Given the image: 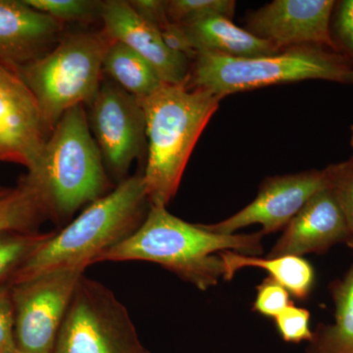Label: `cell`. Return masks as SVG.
Masks as SVG:
<instances>
[{
	"label": "cell",
	"mask_w": 353,
	"mask_h": 353,
	"mask_svg": "<svg viewBox=\"0 0 353 353\" xmlns=\"http://www.w3.org/2000/svg\"><path fill=\"white\" fill-rule=\"evenodd\" d=\"M334 1L274 0L248 14L245 29L281 50L309 46L334 50L330 22Z\"/></svg>",
	"instance_id": "12"
},
{
	"label": "cell",
	"mask_w": 353,
	"mask_h": 353,
	"mask_svg": "<svg viewBox=\"0 0 353 353\" xmlns=\"http://www.w3.org/2000/svg\"><path fill=\"white\" fill-rule=\"evenodd\" d=\"M347 83V85H353V68L352 71L350 72V74H348L347 83Z\"/></svg>",
	"instance_id": "30"
},
{
	"label": "cell",
	"mask_w": 353,
	"mask_h": 353,
	"mask_svg": "<svg viewBox=\"0 0 353 353\" xmlns=\"http://www.w3.org/2000/svg\"><path fill=\"white\" fill-rule=\"evenodd\" d=\"M112 43L103 31L68 34L43 57L16 69L38 102L50 134L67 111L94 99Z\"/></svg>",
	"instance_id": "6"
},
{
	"label": "cell",
	"mask_w": 353,
	"mask_h": 353,
	"mask_svg": "<svg viewBox=\"0 0 353 353\" xmlns=\"http://www.w3.org/2000/svg\"><path fill=\"white\" fill-rule=\"evenodd\" d=\"M88 105V123L104 163L122 182L145 150V118L141 102L115 83L105 82Z\"/></svg>",
	"instance_id": "9"
},
{
	"label": "cell",
	"mask_w": 353,
	"mask_h": 353,
	"mask_svg": "<svg viewBox=\"0 0 353 353\" xmlns=\"http://www.w3.org/2000/svg\"><path fill=\"white\" fill-rule=\"evenodd\" d=\"M32 8L50 16L58 22L85 21L101 16V4L90 0H25Z\"/></svg>",
	"instance_id": "23"
},
{
	"label": "cell",
	"mask_w": 353,
	"mask_h": 353,
	"mask_svg": "<svg viewBox=\"0 0 353 353\" xmlns=\"http://www.w3.org/2000/svg\"><path fill=\"white\" fill-rule=\"evenodd\" d=\"M150 204L143 176L125 179L88 204L60 232H51L15 274L10 284L58 268H83L124 241L145 220Z\"/></svg>",
	"instance_id": "4"
},
{
	"label": "cell",
	"mask_w": 353,
	"mask_h": 353,
	"mask_svg": "<svg viewBox=\"0 0 353 353\" xmlns=\"http://www.w3.org/2000/svg\"><path fill=\"white\" fill-rule=\"evenodd\" d=\"M83 268H58L11 284L17 353H52Z\"/></svg>",
	"instance_id": "8"
},
{
	"label": "cell",
	"mask_w": 353,
	"mask_h": 353,
	"mask_svg": "<svg viewBox=\"0 0 353 353\" xmlns=\"http://www.w3.org/2000/svg\"><path fill=\"white\" fill-rule=\"evenodd\" d=\"M0 353H17L10 283L0 285Z\"/></svg>",
	"instance_id": "28"
},
{
	"label": "cell",
	"mask_w": 353,
	"mask_h": 353,
	"mask_svg": "<svg viewBox=\"0 0 353 353\" xmlns=\"http://www.w3.org/2000/svg\"><path fill=\"white\" fill-rule=\"evenodd\" d=\"M290 296V292L283 285L274 279L267 277L257 285L252 310L275 319L285 308L292 305Z\"/></svg>",
	"instance_id": "27"
},
{
	"label": "cell",
	"mask_w": 353,
	"mask_h": 353,
	"mask_svg": "<svg viewBox=\"0 0 353 353\" xmlns=\"http://www.w3.org/2000/svg\"><path fill=\"white\" fill-rule=\"evenodd\" d=\"M348 239L347 221L329 187L313 196L292 218L268 257L320 254L341 241L347 243Z\"/></svg>",
	"instance_id": "14"
},
{
	"label": "cell",
	"mask_w": 353,
	"mask_h": 353,
	"mask_svg": "<svg viewBox=\"0 0 353 353\" xmlns=\"http://www.w3.org/2000/svg\"><path fill=\"white\" fill-rule=\"evenodd\" d=\"M50 132L17 70L0 63V162L30 168Z\"/></svg>",
	"instance_id": "11"
},
{
	"label": "cell",
	"mask_w": 353,
	"mask_h": 353,
	"mask_svg": "<svg viewBox=\"0 0 353 353\" xmlns=\"http://www.w3.org/2000/svg\"><path fill=\"white\" fill-rule=\"evenodd\" d=\"M275 324L285 343H301V341H310L312 339L310 313L307 309L292 304L275 318Z\"/></svg>",
	"instance_id": "26"
},
{
	"label": "cell",
	"mask_w": 353,
	"mask_h": 353,
	"mask_svg": "<svg viewBox=\"0 0 353 353\" xmlns=\"http://www.w3.org/2000/svg\"><path fill=\"white\" fill-rule=\"evenodd\" d=\"M330 37L333 50L353 63V0L334 1Z\"/></svg>",
	"instance_id": "25"
},
{
	"label": "cell",
	"mask_w": 353,
	"mask_h": 353,
	"mask_svg": "<svg viewBox=\"0 0 353 353\" xmlns=\"http://www.w3.org/2000/svg\"><path fill=\"white\" fill-rule=\"evenodd\" d=\"M48 219L38 196L22 182L15 188L0 185V232L38 231L39 224Z\"/></svg>",
	"instance_id": "20"
},
{
	"label": "cell",
	"mask_w": 353,
	"mask_h": 353,
	"mask_svg": "<svg viewBox=\"0 0 353 353\" xmlns=\"http://www.w3.org/2000/svg\"><path fill=\"white\" fill-rule=\"evenodd\" d=\"M262 234H223L204 225L192 224L171 214L166 208L150 206L145 220L99 257V262L148 261L160 265L179 278L206 290L224 278L220 253L236 252L257 256L263 252Z\"/></svg>",
	"instance_id": "1"
},
{
	"label": "cell",
	"mask_w": 353,
	"mask_h": 353,
	"mask_svg": "<svg viewBox=\"0 0 353 353\" xmlns=\"http://www.w3.org/2000/svg\"><path fill=\"white\" fill-rule=\"evenodd\" d=\"M181 26L196 54L213 52L234 57H252L273 55L282 51L219 14L204 16Z\"/></svg>",
	"instance_id": "16"
},
{
	"label": "cell",
	"mask_w": 353,
	"mask_h": 353,
	"mask_svg": "<svg viewBox=\"0 0 353 353\" xmlns=\"http://www.w3.org/2000/svg\"><path fill=\"white\" fill-rule=\"evenodd\" d=\"M330 188L340 203L350 231L347 243L353 248V158L325 168Z\"/></svg>",
	"instance_id": "24"
},
{
	"label": "cell",
	"mask_w": 353,
	"mask_h": 353,
	"mask_svg": "<svg viewBox=\"0 0 353 353\" xmlns=\"http://www.w3.org/2000/svg\"><path fill=\"white\" fill-rule=\"evenodd\" d=\"M102 31L112 39L131 48L152 65L164 83H182L188 80L189 58L166 46L161 34L134 8L130 1L102 2Z\"/></svg>",
	"instance_id": "13"
},
{
	"label": "cell",
	"mask_w": 353,
	"mask_h": 353,
	"mask_svg": "<svg viewBox=\"0 0 353 353\" xmlns=\"http://www.w3.org/2000/svg\"><path fill=\"white\" fill-rule=\"evenodd\" d=\"M236 3L234 0H167V16L174 24L182 25L204 16L219 14L234 17Z\"/></svg>",
	"instance_id": "22"
},
{
	"label": "cell",
	"mask_w": 353,
	"mask_h": 353,
	"mask_svg": "<svg viewBox=\"0 0 353 353\" xmlns=\"http://www.w3.org/2000/svg\"><path fill=\"white\" fill-rule=\"evenodd\" d=\"M220 256L225 268L223 279L226 281H231L236 272L246 267L261 268L268 272L269 277L283 285L290 296L303 301L307 299L314 285V269L303 257L287 255L260 259L231 250L221 252Z\"/></svg>",
	"instance_id": "17"
},
{
	"label": "cell",
	"mask_w": 353,
	"mask_h": 353,
	"mask_svg": "<svg viewBox=\"0 0 353 353\" xmlns=\"http://www.w3.org/2000/svg\"><path fill=\"white\" fill-rule=\"evenodd\" d=\"M103 73L139 101L153 94L162 81L152 65L119 41H113L103 59Z\"/></svg>",
	"instance_id": "19"
},
{
	"label": "cell",
	"mask_w": 353,
	"mask_h": 353,
	"mask_svg": "<svg viewBox=\"0 0 353 353\" xmlns=\"http://www.w3.org/2000/svg\"><path fill=\"white\" fill-rule=\"evenodd\" d=\"M329 187L325 169L269 176L248 206L227 219L204 227L214 233L234 234L243 228L259 224L262 236L275 233L285 229L313 196Z\"/></svg>",
	"instance_id": "10"
},
{
	"label": "cell",
	"mask_w": 353,
	"mask_h": 353,
	"mask_svg": "<svg viewBox=\"0 0 353 353\" xmlns=\"http://www.w3.org/2000/svg\"><path fill=\"white\" fill-rule=\"evenodd\" d=\"M50 234L51 232H0V285L10 283L21 267Z\"/></svg>",
	"instance_id": "21"
},
{
	"label": "cell",
	"mask_w": 353,
	"mask_h": 353,
	"mask_svg": "<svg viewBox=\"0 0 353 353\" xmlns=\"http://www.w3.org/2000/svg\"><path fill=\"white\" fill-rule=\"evenodd\" d=\"M352 68L347 58L322 46H299L252 57L199 52L190 65L187 85L225 99L236 92L301 81L345 83Z\"/></svg>",
	"instance_id": "5"
},
{
	"label": "cell",
	"mask_w": 353,
	"mask_h": 353,
	"mask_svg": "<svg viewBox=\"0 0 353 353\" xmlns=\"http://www.w3.org/2000/svg\"><path fill=\"white\" fill-rule=\"evenodd\" d=\"M52 353H150L131 316L112 290L85 277L79 281Z\"/></svg>",
	"instance_id": "7"
},
{
	"label": "cell",
	"mask_w": 353,
	"mask_h": 353,
	"mask_svg": "<svg viewBox=\"0 0 353 353\" xmlns=\"http://www.w3.org/2000/svg\"><path fill=\"white\" fill-rule=\"evenodd\" d=\"M20 182L34 192L48 218L63 220L105 196L108 178L83 105L62 116Z\"/></svg>",
	"instance_id": "3"
},
{
	"label": "cell",
	"mask_w": 353,
	"mask_h": 353,
	"mask_svg": "<svg viewBox=\"0 0 353 353\" xmlns=\"http://www.w3.org/2000/svg\"><path fill=\"white\" fill-rule=\"evenodd\" d=\"M130 4L141 17L145 18L148 22L154 26L160 32L166 29L172 23L167 16L165 1L134 0V1H130Z\"/></svg>",
	"instance_id": "29"
},
{
	"label": "cell",
	"mask_w": 353,
	"mask_h": 353,
	"mask_svg": "<svg viewBox=\"0 0 353 353\" xmlns=\"http://www.w3.org/2000/svg\"><path fill=\"white\" fill-rule=\"evenodd\" d=\"M222 97L182 83H162L139 101L145 112L148 164L143 179L150 206L174 199L192 150Z\"/></svg>",
	"instance_id": "2"
},
{
	"label": "cell",
	"mask_w": 353,
	"mask_h": 353,
	"mask_svg": "<svg viewBox=\"0 0 353 353\" xmlns=\"http://www.w3.org/2000/svg\"><path fill=\"white\" fill-rule=\"evenodd\" d=\"M350 145H352L353 150V124L352 125V127H350ZM352 157L353 158V154Z\"/></svg>",
	"instance_id": "31"
},
{
	"label": "cell",
	"mask_w": 353,
	"mask_h": 353,
	"mask_svg": "<svg viewBox=\"0 0 353 353\" xmlns=\"http://www.w3.org/2000/svg\"><path fill=\"white\" fill-rule=\"evenodd\" d=\"M62 23L25 0H0V63L17 69L52 50Z\"/></svg>",
	"instance_id": "15"
},
{
	"label": "cell",
	"mask_w": 353,
	"mask_h": 353,
	"mask_svg": "<svg viewBox=\"0 0 353 353\" xmlns=\"http://www.w3.org/2000/svg\"><path fill=\"white\" fill-rule=\"evenodd\" d=\"M334 322L313 333L307 353H353V265L332 288Z\"/></svg>",
	"instance_id": "18"
}]
</instances>
